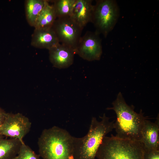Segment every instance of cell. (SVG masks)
<instances>
[{
    "instance_id": "obj_1",
    "label": "cell",
    "mask_w": 159,
    "mask_h": 159,
    "mask_svg": "<svg viewBox=\"0 0 159 159\" xmlns=\"http://www.w3.org/2000/svg\"><path fill=\"white\" fill-rule=\"evenodd\" d=\"M74 137L57 126L43 130L37 142L39 155L43 159H74Z\"/></svg>"
},
{
    "instance_id": "obj_2",
    "label": "cell",
    "mask_w": 159,
    "mask_h": 159,
    "mask_svg": "<svg viewBox=\"0 0 159 159\" xmlns=\"http://www.w3.org/2000/svg\"><path fill=\"white\" fill-rule=\"evenodd\" d=\"M112 105V107L107 109L113 110L116 115L114 124L116 136L122 139L140 141L142 130L147 119L142 111L139 113L135 112L133 107L126 104L120 92Z\"/></svg>"
},
{
    "instance_id": "obj_3",
    "label": "cell",
    "mask_w": 159,
    "mask_h": 159,
    "mask_svg": "<svg viewBox=\"0 0 159 159\" xmlns=\"http://www.w3.org/2000/svg\"><path fill=\"white\" fill-rule=\"evenodd\" d=\"M98 121L92 117L87 133L81 138L74 137V159H95L97 153L104 137L114 129V120L104 114Z\"/></svg>"
},
{
    "instance_id": "obj_4",
    "label": "cell",
    "mask_w": 159,
    "mask_h": 159,
    "mask_svg": "<svg viewBox=\"0 0 159 159\" xmlns=\"http://www.w3.org/2000/svg\"><path fill=\"white\" fill-rule=\"evenodd\" d=\"M144 153L140 141L122 139L112 135L104 137L96 157L98 159H144Z\"/></svg>"
},
{
    "instance_id": "obj_5",
    "label": "cell",
    "mask_w": 159,
    "mask_h": 159,
    "mask_svg": "<svg viewBox=\"0 0 159 159\" xmlns=\"http://www.w3.org/2000/svg\"><path fill=\"white\" fill-rule=\"evenodd\" d=\"M94 5L91 22L95 32L106 37L113 29L120 15L116 1L114 0H98Z\"/></svg>"
},
{
    "instance_id": "obj_6",
    "label": "cell",
    "mask_w": 159,
    "mask_h": 159,
    "mask_svg": "<svg viewBox=\"0 0 159 159\" xmlns=\"http://www.w3.org/2000/svg\"><path fill=\"white\" fill-rule=\"evenodd\" d=\"M60 43L76 50L83 29L70 16L57 18L52 27Z\"/></svg>"
},
{
    "instance_id": "obj_7",
    "label": "cell",
    "mask_w": 159,
    "mask_h": 159,
    "mask_svg": "<svg viewBox=\"0 0 159 159\" xmlns=\"http://www.w3.org/2000/svg\"><path fill=\"white\" fill-rule=\"evenodd\" d=\"M31 125L29 119L22 114L7 113L0 126V135L23 141V139L29 132Z\"/></svg>"
},
{
    "instance_id": "obj_8",
    "label": "cell",
    "mask_w": 159,
    "mask_h": 159,
    "mask_svg": "<svg viewBox=\"0 0 159 159\" xmlns=\"http://www.w3.org/2000/svg\"><path fill=\"white\" fill-rule=\"evenodd\" d=\"M102 53L101 41L99 34L87 31L81 37L76 50V54L89 61L99 60Z\"/></svg>"
},
{
    "instance_id": "obj_9",
    "label": "cell",
    "mask_w": 159,
    "mask_h": 159,
    "mask_svg": "<svg viewBox=\"0 0 159 159\" xmlns=\"http://www.w3.org/2000/svg\"><path fill=\"white\" fill-rule=\"evenodd\" d=\"M49 51V59L54 67L64 69L73 64L76 53L71 48L59 43Z\"/></svg>"
},
{
    "instance_id": "obj_10",
    "label": "cell",
    "mask_w": 159,
    "mask_h": 159,
    "mask_svg": "<svg viewBox=\"0 0 159 159\" xmlns=\"http://www.w3.org/2000/svg\"><path fill=\"white\" fill-rule=\"evenodd\" d=\"M159 121L157 118L155 122L146 120L141 132L140 141L144 150H159Z\"/></svg>"
},
{
    "instance_id": "obj_11",
    "label": "cell",
    "mask_w": 159,
    "mask_h": 159,
    "mask_svg": "<svg viewBox=\"0 0 159 159\" xmlns=\"http://www.w3.org/2000/svg\"><path fill=\"white\" fill-rule=\"evenodd\" d=\"M92 0H76L70 17L82 28L91 22L94 5Z\"/></svg>"
},
{
    "instance_id": "obj_12",
    "label": "cell",
    "mask_w": 159,
    "mask_h": 159,
    "mask_svg": "<svg viewBox=\"0 0 159 159\" xmlns=\"http://www.w3.org/2000/svg\"><path fill=\"white\" fill-rule=\"evenodd\" d=\"M59 43L52 28L35 29L32 36L31 44L35 48L49 50Z\"/></svg>"
},
{
    "instance_id": "obj_13",
    "label": "cell",
    "mask_w": 159,
    "mask_h": 159,
    "mask_svg": "<svg viewBox=\"0 0 159 159\" xmlns=\"http://www.w3.org/2000/svg\"><path fill=\"white\" fill-rule=\"evenodd\" d=\"M5 137L0 135V159H14L24 141L15 138L7 139Z\"/></svg>"
},
{
    "instance_id": "obj_14",
    "label": "cell",
    "mask_w": 159,
    "mask_h": 159,
    "mask_svg": "<svg viewBox=\"0 0 159 159\" xmlns=\"http://www.w3.org/2000/svg\"><path fill=\"white\" fill-rule=\"evenodd\" d=\"M47 0L45 5L38 16L34 27L35 29L52 28L57 18L52 5Z\"/></svg>"
},
{
    "instance_id": "obj_15",
    "label": "cell",
    "mask_w": 159,
    "mask_h": 159,
    "mask_svg": "<svg viewBox=\"0 0 159 159\" xmlns=\"http://www.w3.org/2000/svg\"><path fill=\"white\" fill-rule=\"evenodd\" d=\"M47 0H26L25 8L26 19L29 25L34 27L37 17Z\"/></svg>"
},
{
    "instance_id": "obj_16",
    "label": "cell",
    "mask_w": 159,
    "mask_h": 159,
    "mask_svg": "<svg viewBox=\"0 0 159 159\" xmlns=\"http://www.w3.org/2000/svg\"><path fill=\"white\" fill-rule=\"evenodd\" d=\"M76 0H53L57 18L70 16Z\"/></svg>"
},
{
    "instance_id": "obj_17",
    "label": "cell",
    "mask_w": 159,
    "mask_h": 159,
    "mask_svg": "<svg viewBox=\"0 0 159 159\" xmlns=\"http://www.w3.org/2000/svg\"><path fill=\"white\" fill-rule=\"evenodd\" d=\"M37 154L29 146L23 142L19 152L14 159H40Z\"/></svg>"
},
{
    "instance_id": "obj_18",
    "label": "cell",
    "mask_w": 159,
    "mask_h": 159,
    "mask_svg": "<svg viewBox=\"0 0 159 159\" xmlns=\"http://www.w3.org/2000/svg\"><path fill=\"white\" fill-rule=\"evenodd\" d=\"M144 159H159V150L146 151L144 150Z\"/></svg>"
},
{
    "instance_id": "obj_19",
    "label": "cell",
    "mask_w": 159,
    "mask_h": 159,
    "mask_svg": "<svg viewBox=\"0 0 159 159\" xmlns=\"http://www.w3.org/2000/svg\"><path fill=\"white\" fill-rule=\"evenodd\" d=\"M7 114L4 109L0 107V126L4 122Z\"/></svg>"
}]
</instances>
